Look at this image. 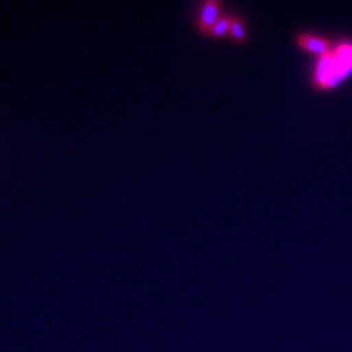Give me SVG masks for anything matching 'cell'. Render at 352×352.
Instances as JSON below:
<instances>
[{
    "instance_id": "cell-1",
    "label": "cell",
    "mask_w": 352,
    "mask_h": 352,
    "mask_svg": "<svg viewBox=\"0 0 352 352\" xmlns=\"http://www.w3.org/2000/svg\"><path fill=\"white\" fill-rule=\"evenodd\" d=\"M352 75V38L338 41L332 51L320 56L312 72V87L318 91L336 89Z\"/></svg>"
},
{
    "instance_id": "cell-2",
    "label": "cell",
    "mask_w": 352,
    "mask_h": 352,
    "mask_svg": "<svg viewBox=\"0 0 352 352\" xmlns=\"http://www.w3.org/2000/svg\"><path fill=\"white\" fill-rule=\"evenodd\" d=\"M294 41L298 49L310 53V55H316L318 58L326 55L329 51H332V49L335 47V43L330 38L316 36L313 33H307V31L296 33Z\"/></svg>"
},
{
    "instance_id": "cell-3",
    "label": "cell",
    "mask_w": 352,
    "mask_h": 352,
    "mask_svg": "<svg viewBox=\"0 0 352 352\" xmlns=\"http://www.w3.org/2000/svg\"><path fill=\"white\" fill-rule=\"evenodd\" d=\"M220 9L222 3L219 0H204V2L200 3V10L196 19V28L201 36H209L210 28L220 18Z\"/></svg>"
},
{
    "instance_id": "cell-4",
    "label": "cell",
    "mask_w": 352,
    "mask_h": 352,
    "mask_svg": "<svg viewBox=\"0 0 352 352\" xmlns=\"http://www.w3.org/2000/svg\"><path fill=\"white\" fill-rule=\"evenodd\" d=\"M229 37L232 38L233 43H237V45H245L248 40V30L247 25H245L244 19L241 16L237 15H232L231 19V28H229Z\"/></svg>"
},
{
    "instance_id": "cell-5",
    "label": "cell",
    "mask_w": 352,
    "mask_h": 352,
    "mask_svg": "<svg viewBox=\"0 0 352 352\" xmlns=\"http://www.w3.org/2000/svg\"><path fill=\"white\" fill-rule=\"evenodd\" d=\"M231 19H232V15H220V18L216 21V24L210 28L207 37L222 38L228 36L229 28H231Z\"/></svg>"
}]
</instances>
